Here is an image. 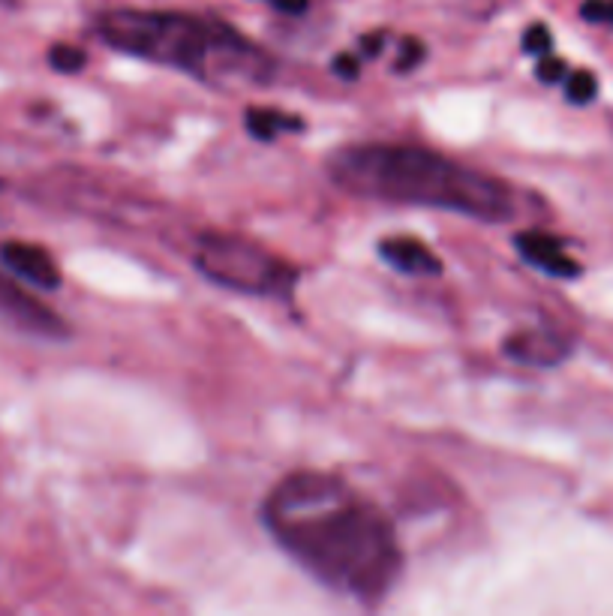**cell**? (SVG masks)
<instances>
[{
    "label": "cell",
    "mask_w": 613,
    "mask_h": 616,
    "mask_svg": "<svg viewBox=\"0 0 613 616\" xmlns=\"http://www.w3.org/2000/svg\"><path fill=\"white\" fill-rule=\"evenodd\" d=\"M259 520L277 547L334 595L373 607L400 577L394 523L334 472H289L265 496Z\"/></svg>",
    "instance_id": "cell-1"
},
{
    "label": "cell",
    "mask_w": 613,
    "mask_h": 616,
    "mask_svg": "<svg viewBox=\"0 0 613 616\" xmlns=\"http://www.w3.org/2000/svg\"><path fill=\"white\" fill-rule=\"evenodd\" d=\"M325 172L334 187L370 202L436 208L478 223L517 217V196L505 181L418 145H346L325 160Z\"/></svg>",
    "instance_id": "cell-2"
},
{
    "label": "cell",
    "mask_w": 613,
    "mask_h": 616,
    "mask_svg": "<svg viewBox=\"0 0 613 616\" xmlns=\"http://www.w3.org/2000/svg\"><path fill=\"white\" fill-rule=\"evenodd\" d=\"M103 46L178 70L208 88H259L277 76V61L220 19L160 10H109L94 25Z\"/></svg>",
    "instance_id": "cell-3"
},
{
    "label": "cell",
    "mask_w": 613,
    "mask_h": 616,
    "mask_svg": "<svg viewBox=\"0 0 613 616\" xmlns=\"http://www.w3.org/2000/svg\"><path fill=\"white\" fill-rule=\"evenodd\" d=\"M193 262L211 283L223 289L274 301H292L301 280L298 268L286 259L244 235L226 232H205L196 244Z\"/></svg>",
    "instance_id": "cell-4"
},
{
    "label": "cell",
    "mask_w": 613,
    "mask_h": 616,
    "mask_svg": "<svg viewBox=\"0 0 613 616\" xmlns=\"http://www.w3.org/2000/svg\"><path fill=\"white\" fill-rule=\"evenodd\" d=\"M0 316L40 340H67L70 325L61 313L31 295L13 274H0Z\"/></svg>",
    "instance_id": "cell-5"
},
{
    "label": "cell",
    "mask_w": 613,
    "mask_h": 616,
    "mask_svg": "<svg viewBox=\"0 0 613 616\" xmlns=\"http://www.w3.org/2000/svg\"><path fill=\"white\" fill-rule=\"evenodd\" d=\"M502 355L526 367H556L571 355V337L559 328H520L502 340Z\"/></svg>",
    "instance_id": "cell-6"
},
{
    "label": "cell",
    "mask_w": 613,
    "mask_h": 616,
    "mask_svg": "<svg viewBox=\"0 0 613 616\" xmlns=\"http://www.w3.org/2000/svg\"><path fill=\"white\" fill-rule=\"evenodd\" d=\"M0 265H4L13 277H19L22 283H31L46 292H55L64 283L58 262L40 244H28V241L0 244Z\"/></svg>",
    "instance_id": "cell-7"
},
{
    "label": "cell",
    "mask_w": 613,
    "mask_h": 616,
    "mask_svg": "<svg viewBox=\"0 0 613 616\" xmlns=\"http://www.w3.org/2000/svg\"><path fill=\"white\" fill-rule=\"evenodd\" d=\"M514 247L520 253V259L538 271H544L547 277L556 280H574L580 277V262L574 256L565 253V244L559 238H553L550 232H517L514 235Z\"/></svg>",
    "instance_id": "cell-8"
},
{
    "label": "cell",
    "mask_w": 613,
    "mask_h": 616,
    "mask_svg": "<svg viewBox=\"0 0 613 616\" xmlns=\"http://www.w3.org/2000/svg\"><path fill=\"white\" fill-rule=\"evenodd\" d=\"M376 253L385 265H391L394 271H400L406 277H439L445 271L442 259L427 244H421L418 238H409V235L382 238L376 244Z\"/></svg>",
    "instance_id": "cell-9"
},
{
    "label": "cell",
    "mask_w": 613,
    "mask_h": 616,
    "mask_svg": "<svg viewBox=\"0 0 613 616\" xmlns=\"http://www.w3.org/2000/svg\"><path fill=\"white\" fill-rule=\"evenodd\" d=\"M244 127L256 142H274L283 133H301L304 121L298 115L280 112V109H265V106H250L244 115Z\"/></svg>",
    "instance_id": "cell-10"
},
{
    "label": "cell",
    "mask_w": 613,
    "mask_h": 616,
    "mask_svg": "<svg viewBox=\"0 0 613 616\" xmlns=\"http://www.w3.org/2000/svg\"><path fill=\"white\" fill-rule=\"evenodd\" d=\"M598 97V79L589 70H574L565 76V100L571 106H589Z\"/></svg>",
    "instance_id": "cell-11"
},
{
    "label": "cell",
    "mask_w": 613,
    "mask_h": 616,
    "mask_svg": "<svg viewBox=\"0 0 613 616\" xmlns=\"http://www.w3.org/2000/svg\"><path fill=\"white\" fill-rule=\"evenodd\" d=\"M49 64L55 73H67V76H76L88 67V52L79 49V46H67V43H58L49 49Z\"/></svg>",
    "instance_id": "cell-12"
},
{
    "label": "cell",
    "mask_w": 613,
    "mask_h": 616,
    "mask_svg": "<svg viewBox=\"0 0 613 616\" xmlns=\"http://www.w3.org/2000/svg\"><path fill=\"white\" fill-rule=\"evenodd\" d=\"M520 49L532 58H541V55H550L553 49V37H550V28L535 22L523 31V40H520Z\"/></svg>",
    "instance_id": "cell-13"
},
{
    "label": "cell",
    "mask_w": 613,
    "mask_h": 616,
    "mask_svg": "<svg viewBox=\"0 0 613 616\" xmlns=\"http://www.w3.org/2000/svg\"><path fill=\"white\" fill-rule=\"evenodd\" d=\"M424 58H427L424 43L415 40V37H403V40H400V55H397V61H394V70H397V73H412Z\"/></svg>",
    "instance_id": "cell-14"
},
{
    "label": "cell",
    "mask_w": 613,
    "mask_h": 616,
    "mask_svg": "<svg viewBox=\"0 0 613 616\" xmlns=\"http://www.w3.org/2000/svg\"><path fill=\"white\" fill-rule=\"evenodd\" d=\"M565 76H568L565 61H559V58H553V55H541V58H538V64H535V79H538L541 85H559V82H565Z\"/></svg>",
    "instance_id": "cell-15"
},
{
    "label": "cell",
    "mask_w": 613,
    "mask_h": 616,
    "mask_svg": "<svg viewBox=\"0 0 613 616\" xmlns=\"http://www.w3.org/2000/svg\"><path fill=\"white\" fill-rule=\"evenodd\" d=\"M331 73L343 82H358L361 79V55H349V52H340L334 61H331Z\"/></svg>",
    "instance_id": "cell-16"
},
{
    "label": "cell",
    "mask_w": 613,
    "mask_h": 616,
    "mask_svg": "<svg viewBox=\"0 0 613 616\" xmlns=\"http://www.w3.org/2000/svg\"><path fill=\"white\" fill-rule=\"evenodd\" d=\"M580 16L586 22L607 25V22H613V0H586V4L580 7Z\"/></svg>",
    "instance_id": "cell-17"
},
{
    "label": "cell",
    "mask_w": 613,
    "mask_h": 616,
    "mask_svg": "<svg viewBox=\"0 0 613 616\" xmlns=\"http://www.w3.org/2000/svg\"><path fill=\"white\" fill-rule=\"evenodd\" d=\"M385 49V34H367L361 37V58H376Z\"/></svg>",
    "instance_id": "cell-18"
},
{
    "label": "cell",
    "mask_w": 613,
    "mask_h": 616,
    "mask_svg": "<svg viewBox=\"0 0 613 616\" xmlns=\"http://www.w3.org/2000/svg\"><path fill=\"white\" fill-rule=\"evenodd\" d=\"M271 4H274L280 13H286V16H301V13H307L310 0H271Z\"/></svg>",
    "instance_id": "cell-19"
}]
</instances>
